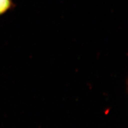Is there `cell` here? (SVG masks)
<instances>
[{"instance_id": "obj_1", "label": "cell", "mask_w": 128, "mask_h": 128, "mask_svg": "<svg viewBox=\"0 0 128 128\" xmlns=\"http://www.w3.org/2000/svg\"><path fill=\"white\" fill-rule=\"evenodd\" d=\"M14 4L12 0H0V16L12 9Z\"/></svg>"}]
</instances>
